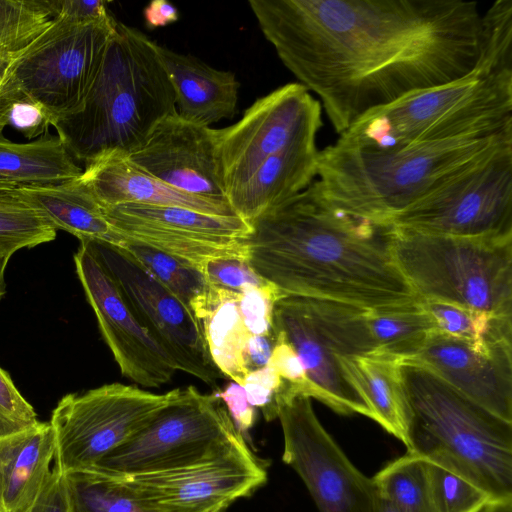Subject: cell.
Masks as SVG:
<instances>
[{"label":"cell","instance_id":"46","mask_svg":"<svg viewBox=\"0 0 512 512\" xmlns=\"http://www.w3.org/2000/svg\"><path fill=\"white\" fill-rule=\"evenodd\" d=\"M102 0H55L56 16L61 15L79 22H97L113 17ZM55 16V17H56Z\"/></svg>","mask_w":512,"mask_h":512},{"label":"cell","instance_id":"32","mask_svg":"<svg viewBox=\"0 0 512 512\" xmlns=\"http://www.w3.org/2000/svg\"><path fill=\"white\" fill-rule=\"evenodd\" d=\"M56 229L26 198L20 186L0 180V254L50 242Z\"/></svg>","mask_w":512,"mask_h":512},{"label":"cell","instance_id":"20","mask_svg":"<svg viewBox=\"0 0 512 512\" xmlns=\"http://www.w3.org/2000/svg\"><path fill=\"white\" fill-rule=\"evenodd\" d=\"M274 332L283 333L301 359L317 391V400L339 414H361L372 419L367 404L348 382L339 355L315 320L308 301L286 296L274 306Z\"/></svg>","mask_w":512,"mask_h":512},{"label":"cell","instance_id":"13","mask_svg":"<svg viewBox=\"0 0 512 512\" xmlns=\"http://www.w3.org/2000/svg\"><path fill=\"white\" fill-rule=\"evenodd\" d=\"M278 406L282 460L301 477L319 512H375L372 481L346 456L316 416L311 398L294 395Z\"/></svg>","mask_w":512,"mask_h":512},{"label":"cell","instance_id":"44","mask_svg":"<svg viewBox=\"0 0 512 512\" xmlns=\"http://www.w3.org/2000/svg\"><path fill=\"white\" fill-rule=\"evenodd\" d=\"M9 125H12L27 139L47 134L49 126H51L45 112L38 105L27 101H18L12 105Z\"/></svg>","mask_w":512,"mask_h":512},{"label":"cell","instance_id":"35","mask_svg":"<svg viewBox=\"0 0 512 512\" xmlns=\"http://www.w3.org/2000/svg\"><path fill=\"white\" fill-rule=\"evenodd\" d=\"M55 16V0H0V50L10 56L21 52Z\"/></svg>","mask_w":512,"mask_h":512},{"label":"cell","instance_id":"31","mask_svg":"<svg viewBox=\"0 0 512 512\" xmlns=\"http://www.w3.org/2000/svg\"><path fill=\"white\" fill-rule=\"evenodd\" d=\"M364 319L376 353L408 359L434 330L419 300L405 305L365 309Z\"/></svg>","mask_w":512,"mask_h":512},{"label":"cell","instance_id":"38","mask_svg":"<svg viewBox=\"0 0 512 512\" xmlns=\"http://www.w3.org/2000/svg\"><path fill=\"white\" fill-rule=\"evenodd\" d=\"M284 296L272 284L251 287L241 293L238 301L243 323L252 335L275 336L273 313L275 303Z\"/></svg>","mask_w":512,"mask_h":512},{"label":"cell","instance_id":"23","mask_svg":"<svg viewBox=\"0 0 512 512\" xmlns=\"http://www.w3.org/2000/svg\"><path fill=\"white\" fill-rule=\"evenodd\" d=\"M316 143L286 148L264 160L250 177L227 194L238 217L251 223L270 208L308 188L317 177Z\"/></svg>","mask_w":512,"mask_h":512},{"label":"cell","instance_id":"47","mask_svg":"<svg viewBox=\"0 0 512 512\" xmlns=\"http://www.w3.org/2000/svg\"><path fill=\"white\" fill-rule=\"evenodd\" d=\"M275 343V336L251 335L244 348L243 360L247 372L267 365Z\"/></svg>","mask_w":512,"mask_h":512},{"label":"cell","instance_id":"39","mask_svg":"<svg viewBox=\"0 0 512 512\" xmlns=\"http://www.w3.org/2000/svg\"><path fill=\"white\" fill-rule=\"evenodd\" d=\"M203 273L209 284L236 292L270 285L250 267L245 258L224 257L210 260Z\"/></svg>","mask_w":512,"mask_h":512},{"label":"cell","instance_id":"4","mask_svg":"<svg viewBox=\"0 0 512 512\" xmlns=\"http://www.w3.org/2000/svg\"><path fill=\"white\" fill-rule=\"evenodd\" d=\"M175 112V94L158 44L117 21L82 109L52 126L72 157L86 164L104 151L132 152Z\"/></svg>","mask_w":512,"mask_h":512},{"label":"cell","instance_id":"16","mask_svg":"<svg viewBox=\"0 0 512 512\" xmlns=\"http://www.w3.org/2000/svg\"><path fill=\"white\" fill-rule=\"evenodd\" d=\"M74 263L121 374L145 388L168 383L177 371L174 364L142 325L107 268L82 243L74 254Z\"/></svg>","mask_w":512,"mask_h":512},{"label":"cell","instance_id":"19","mask_svg":"<svg viewBox=\"0 0 512 512\" xmlns=\"http://www.w3.org/2000/svg\"><path fill=\"white\" fill-rule=\"evenodd\" d=\"M494 415L512 422V347L492 353L433 330L408 359Z\"/></svg>","mask_w":512,"mask_h":512},{"label":"cell","instance_id":"17","mask_svg":"<svg viewBox=\"0 0 512 512\" xmlns=\"http://www.w3.org/2000/svg\"><path fill=\"white\" fill-rule=\"evenodd\" d=\"M160 512H224L267 481L247 443L199 464L127 478Z\"/></svg>","mask_w":512,"mask_h":512},{"label":"cell","instance_id":"15","mask_svg":"<svg viewBox=\"0 0 512 512\" xmlns=\"http://www.w3.org/2000/svg\"><path fill=\"white\" fill-rule=\"evenodd\" d=\"M103 209L121 238L157 249L202 272L213 259H246L244 241L251 226L236 215H212L179 206L137 203Z\"/></svg>","mask_w":512,"mask_h":512},{"label":"cell","instance_id":"8","mask_svg":"<svg viewBox=\"0 0 512 512\" xmlns=\"http://www.w3.org/2000/svg\"><path fill=\"white\" fill-rule=\"evenodd\" d=\"M117 20L79 22L57 15L46 30L12 55L1 93L38 105L50 124L82 109L115 35Z\"/></svg>","mask_w":512,"mask_h":512},{"label":"cell","instance_id":"28","mask_svg":"<svg viewBox=\"0 0 512 512\" xmlns=\"http://www.w3.org/2000/svg\"><path fill=\"white\" fill-rule=\"evenodd\" d=\"M83 170L58 136L47 134L28 143L0 135V180L18 186L58 185L80 177Z\"/></svg>","mask_w":512,"mask_h":512},{"label":"cell","instance_id":"33","mask_svg":"<svg viewBox=\"0 0 512 512\" xmlns=\"http://www.w3.org/2000/svg\"><path fill=\"white\" fill-rule=\"evenodd\" d=\"M372 481L380 497L399 512H437L426 475L425 459L406 453L383 467Z\"/></svg>","mask_w":512,"mask_h":512},{"label":"cell","instance_id":"45","mask_svg":"<svg viewBox=\"0 0 512 512\" xmlns=\"http://www.w3.org/2000/svg\"><path fill=\"white\" fill-rule=\"evenodd\" d=\"M29 512H72L63 473L55 466Z\"/></svg>","mask_w":512,"mask_h":512},{"label":"cell","instance_id":"30","mask_svg":"<svg viewBox=\"0 0 512 512\" xmlns=\"http://www.w3.org/2000/svg\"><path fill=\"white\" fill-rule=\"evenodd\" d=\"M63 476L72 512H160L127 478L95 468Z\"/></svg>","mask_w":512,"mask_h":512},{"label":"cell","instance_id":"37","mask_svg":"<svg viewBox=\"0 0 512 512\" xmlns=\"http://www.w3.org/2000/svg\"><path fill=\"white\" fill-rule=\"evenodd\" d=\"M479 59L512 70V0H496L482 13Z\"/></svg>","mask_w":512,"mask_h":512},{"label":"cell","instance_id":"14","mask_svg":"<svg viewBox=\"0 0 512 512\" xmlns=\"http://www.w3.org/2000/svg\"><path fill=\"white\" fill-rule=\"evenodd\" d=\"M322 106L300 83L258 98L233 125L218 129L226 194L243 184L268 157L292 146L316 143Z\"/></svg>","mask_w":512,"mask_h":512},{"label":"cell","instance_id":"42","mask_svg":"<svg viewBox=\"0 0 512 512\" xmlns=\"http://www.w3.org/2000/svg\"><path fill=\"white\" fill-rule=\"evenodd\" d=\"M248 402L260 408L266 421L277 418L278 401L283 392L284 381L268 364L249 372L242 386Z\"/></svg>","mask_w":512,"mask_h":512},{"label":"cell","instance_id":"51","mask_svg":"<svg viewBox=\"0 0 512 512\" xmlns=\"http://www.w3.org/2000/svg\"><path fill=\"white\" fill-rule=\"evenodd\" d=\"M10 257L0 254V300L6 293V283H5V269Z\"/></svg>","mask_w":512,"mask_h":512},{"label":"cell","instance_id":"3","mask_svg":"<svg viewBox=\"0 0 512 512\" xmlns=\"http://www.w3.org/2000/svg\"><path fill=\"white\" fill-rule=\"evenodd\" d=\"M512 150V128L396 150L339 139L318 154L320 199L345 215L385 227L397 214L493 157Z\"/></svg>","mask_w":512,"mask_h":512},{"label":"cell","instance_id":"50","mask_svg":"<svg viewBox=\"0 0 512 512\" xmlns=\"http://www.w3.org/2000/svg\"><path fill=\"white\" fill-rule=\"evenodd\" d=\"M479 512H512V498L491 500Z\"/></svg>","mask_w":512,"mask_h":512},{"label":"cell","instance_id":"9","mask_svg":"<svg viewBox=\"0 0 512 512\" xmlns=\"http://www.w3.org/2000/svg\"><path fill=\"white\" fill-rule=\"evenodd\" d=\"M246 443L226 407L194 386L174 397L94 467L117 477L161 473L199 464Z\"/></svg>","mask_w":512,"mask_h":512},{"label":"cell","instance_id":"10","mask_svg":"<svg viewBox=\"0 0 512 512\" xmlns=\"http://www.w3.org/2000/svg\"><path fill=\"white\" fill-rule=\"evenodd\" d=\"M156 394L133 385L105 384L67 394L54 408L55 467L64 473L94 467L127 441L176 394Z\"/></svg>","mask_w":512,"mask_h":512},{"label":"cell","instance_id":"21","mask_svg":"<svg viewBox=\"0 0 512 512\" xmlns=\"http://www.w3.org/2000/svg\"><path fill=\"white\" fill-rule=\"evenodd\" d=\"M103 207L127 203L179 206L212 215L233 216L229 204L175 190L135 165L128 153L104 151L85 164L80 176ZM237 216V215H236Z\"/></svg>","mask_w":512,"mask_h":512},{"label":"cell","instance_id":"34","mask_svg":"<svg viewBox=\"0 0 512 512\" xmlns=\"http://www.w3.org/2000/svg\"><path fill=\"white\" fill-rule=\"evenodd\" d=\"M172 292L196 317L208 282L202 271L152 247L121 238L118 244Z\"/></svg>","mask_w":512,"mask_h":512},{"label":"cell","instance_id":"11","mask_svg":"<svg viewBox=\"0 0 512 512\" xmlns=\"http://www.w3.org/2000/svg\"><path fill=\"white\" fill-rule=\"evenodd\" d=\"M385 227L455 237L512 236V150L453 179Z\"/></svg>","mask_w":512,"mask_h":512},{"label":"cell","instance_id":"27","mask_svg":"<svg viewBox=\"0 0 512 512\" xmlns=\"http://www.w3.org/2000/svg\"><path fill=\"white\" fill-rule=\"evenodd\" d=\"M241 293L208 283L196 318L202 325L207 348L216 368L223 376L243 386L248 374L243 353L252 334L246 329L239 311Z\"/></svg>","mask_w":512,"mask_h":512},{"label":"cell","instance_id":"6","mask_svg":"<svg viewBox=\"0 0 512 512\" xmlns=\"http://www.w3.org/2000/svg\"><path fill=\"white\" fill-rule=\"evenodd\" d=\"M510 128L512 71L478 61L462 78L367 112L338 139L371 149L396 150Z\"/></svg>","mask_w":512,"mask_h":512},{"label":"cell","instance_id":"5","mask_svg":"<svg viewBox=\"0 0 512 512\" xmlns=\"http://www.w3.org/2000/svg\"><path fill=\"white\" fill-rule=\"evenodd\" d=\"M409 406L407 452L512 498V422L471 401L426 368L402 362Z\"/></svg>","mask_w":512,"mask_h":512},{"label":"cell","instance_id":"41","mask_svg":"<svg viewBox=\"0 0 512 512\" xmlns=\"http://www.w3.org/2000/svg\"><path fill=\"white\" fill-rule=\"evenodd\" d=\"M274 333L275 343L267 364L290 385L295 394L317 399V391L309 380L297 352L282 332Z\"/></svg>","mask_w":512,"mask_h":512},{"label":"cell","instance_id":"18","mask_svg":"<svg viewBox=\"0 0 512 512\" xmlns=\"http://www.w3.org/2000/svg\"><path fill=\"white\" fill-rule=\"evenodd\" d=\"M128 156L143 171L175 190L229 204L218 129L191 123L175 112L163 118Z\"/></svg>","mask_w":512,"mask_h":512},{"label":"cell","instance_id":"1","mask_svg":"<svg viewBox=\"0 0 512 512\" xmlns=\"http://www.w3.org/2000/svg\"><path fill=\"white\" fill-rule=\"evenodd\" d=\"M266 40L340 135L367 112L471 73L478 3L250 0Z\"/></svg>","mask_w":512,"mask_h":512},{"label":"cell","instance_id":"2","mask_svg":"<svg viewBox=\"0 0 512 512\" xmlns=\"http://www.w3.org/2000/svg\"><path fill=\"white\" fill-rule=\"evenodd\" d=\"M250 226L246 260L284 296L364 309L419 300L392 259L388 228L334 210L312 184Z\"/></svg>","mask_w":512,"mask_h":512},{"label":"cell","instance_id":"26","mask_svg":"<svg viewBox=\"0 0 512 512\" xmlns=\"http://www.w3.org/2000/svg\"><path fill=\"white\" fill-rule=\"evenodd\" d=\"M20 188L56 230L67 231L80 241L120 243L102 205L80 177L58 185Z\"/></svg>","mask_w":512,"mask_h":512},{"label":"cell","instance_id":"43","mask_svg":"<svg viewBox=\"0 0 512 512\" xmlns=\"http://www.w3.org/2000/svg\"><path fill=\"white\" fill-rule=\"evenodd\" d=\"M214 394L225 404L236 429L242 435L254 426L256 408L248 402L241 385L231 382L223 390H217Z\"/></svg>","mask_w":512,"mask_h":512},{"label":"cell","instance_id":"25","mask_svg":"<svg viewBox=\"0 0 512 512\" xmlns=\"http://www.w3.org/2000/svg\"><path fill=\"white\" fill-rule=\"evenodd\" d=\"M348 382L361 396L376 421L405 446L409 406L398 357L372 353L338 358Z\"/></svg>","mask_w":512,"mask_h":512},{"label":"cell","instance_id":"52","mask_svg":"<svg viewBox=\"0 0 512 512\" xmlns=\"http://www.w3.org/2000/svg\"><path fill=\"white\" fill-rule=\"evenodd\" d=\"M375 512H399L392 504L380 497L377 493Z\"/></svg>","mask_w":512,"mask_h":512},{"label":"cell","instance_id":"53","mask_svg":"<svg viewBox=\"0 0 512 512\" xmlns=\"http://www.w3.org/2000/svg\"><path fill=\"white\" fill-rule=\"evenodd\" d=\"M29 510H30V509H29ZM29 510H28V511H25V512H29Z\"/></svg>","mask_w":512,"mask_h":512},{"label":"cell","instance_id":"36","mask_svg":"<svg viewBox=\"0 0 512 512\" xmlns=\"http://www.w3.org/2000/svg\"><path fill=\"white\" fill-rule=\"evenodd\" d=\"M425 467L437 512H479L491 501L483 490L460 474L427 459Z\"/></svg>","mask_w":512,"mask_h":512},{"label":"cell","instance_id":"22","mask_svg":"<svg viewBox=\"0 0 512 512\" xmlns=\"http://www.w3.org/2000/svg\"><path fill=\"white\" fill-rule=\"evenodd\" d=\"M158 52L173 87L180 117L207 127L234 117L240 83L233 72L215 69L192 55L160 45Z\"/></svg>","mask_w":512,"mask_h":512},{"label":"cell","instance_id":"24","mask_svg":"<svg viewBox=\"0 0 512 512\" xmlns=\"http://www.w3.org/2000/svg\"><path fill=\"white\" fill-rule=\"evenodd\" d=\"M55 438L49 422H37L0 438V512L28 511L51 475Z\"/></svg>","mask_w":512,"mask_h":512},{"label":"cell","instance_id":"49","mask_svg":"<svg viewBox=\"0 0 512 512\" xmlns=\"http://www.w3.org/2000/svg\"><path fill=\"white\" fill-rule=\"evenodd\" d=\"M11 56L4 53L0 50V135H2V132L4 128L9 125V114L10 110L12 108V105L14 104L13 101L5 97L1 93V83L4 71L6 69V66L10 60Z\"/></svg>","mask_w":512,"mask_h":512},{"label":"cell","instance_id":"12","mask_svg":"<svg viewBox=\"0 0 512 512\" xmlns=\"http://www.w3.org/2000/svg\"><path fill=\"white\" fill-rule=\"evenodd\" d=\"M80 243L107 268L176 370L216 387L224 376L211 359L202 325L193 313L121 246L95 240Z\"/></svg>","mask_w":512,"mask_h":512},{"label":"cell","instance_id":"40","mask_svg":"<svg viewBox=\"0 0 512 512\" xmlns=\"http://www.w3.org/2000/svg\"><path fill=\"white\" fill-rule=\"evenodd\" d=\"M37 422L32 405L17 390L10 375L0 367V438Z\"/></svg>","mask_w":512,"mask_h":512},{"label":"cell","instance_id":"48","mask_svg":"<svg viewBox=\"0 0 512 512\" xmlns=\"http://www.w3.org/2000/svg\"><path fill=\"white\" fill-rule=\"evenodd\" d=\"M143 15L151 29L167 26L179 18L177 8L166 0H153L144 8Z\"/></svg>","mask_w":512,"mask_h":512},{"label":"cell","instance_id":"29","mask_svg":"<svg viewBox=\"0 0 512 512\" xmlns=\"http://www.w3.org/2000/svg\"><path fill=\"white\" fill-rule=\"evenodd\" d=\"M419 304L435 331L465 341L478 351L492 353L512 347V317L434 300L419 299Z\"/></svg>","mask_w":512,"mask_h":512},{"label":"cell","instance_id":"7","mask_svg":"<svg viewBox=\"0 0 512 512\" xmlns=\"http://www.w3.org/2000/svg\"><path fill=\"white\" fill-rule=\"evenodd\" d=\"M387 228L392 259L419 299L512 317V236L455 237Z\"/></svg>","mask_w":512,"mask_h":512}]
</instances>
